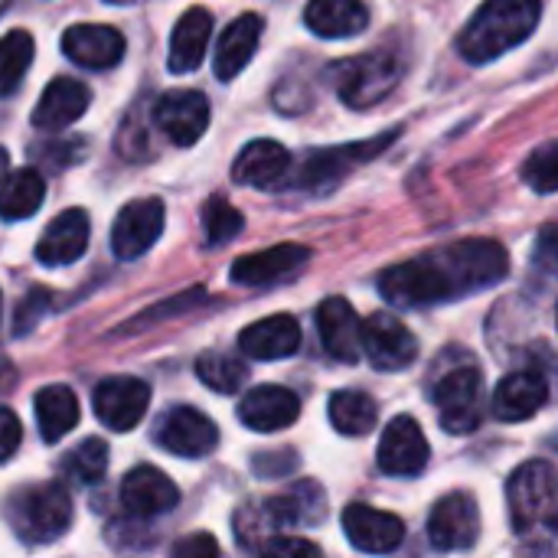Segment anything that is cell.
I'll return each instance as SVG.
<instances>
[{"label":"cell","mask_w":558,"mask_h":558,"mask_svg":"<svg viewBox=\"0 0 558 558\" xmlns=\"http://www.w3.org/2000/svg\"><path fill=\"white\" fill-rule=\"evenodd\" d=\"M62 52L82 69H111L124 56V36L105 23H78L62 33Z\"/></svg>","instance_id":"obj_21"},{"label":"cell","mask_w":558,"mask_h":558,"mask_svg":"<svg viewBox=\"0 0 558 558\" xmlns=\"http://www.w3.org/2000/svg\"><path fill=\"white\" fill-rule=\"evenodd\" d=\"M88 239H92V222H88V213L85 209H65L59 213L43 239L36 242V258L39 265L46 268H59V265H72L85 255L88 248Z\"/></svg>","instance_id":"obj_19"},{"label":"cell","mask_w":558,"mask_h":558,"mask_svg":"<svg viewBox=\"0 0 558 558\" xmlns=\"http://www.w3.org/2000/svg\"><path fill=\"white\" fill-rule=\"evenodd\" d=\"M432 258L438 262L441 275L448 278V288L454 298L484 291V288L504 281L510 271V255L494 239H464V242L432 252Z\"/></svg>","instance_id":"obj_3"},{"label":"cell","mask_w":558,"mask_h":558,"mask_svg":"<svg viewBox=\"0 0 558 558\" xmlns=\"http://www.w3.org/2000/svg\"><path fill=\"white\" fill-rule=\"evenodd\" d=\"M343 533L353 549L366 556H386L402 546L405 539V523L396 513L366 507V504H350L343 510Z\"/></svg>","instance_id":"obj_16"},{"label":"cell","mask_w":558,"mask_h":558,"mask_svg":"<svg viewBox=\"0 0 558 558\" xmlns=\"http://www.w3.org/2000/svg\"><path fill=\"white\" fill-rule=\"evenodd\" d=\"M157 445L177 458H206L219 445V428L199 409L177 405L157 422Z\"/></svg>","instance_id":"obj_12"},{"label":"cell","mask_w":558,"mask_h":558,"mask_svg":"<svg viewBox=\"0 0 558 558\" xmlns=\"http://www.w3.org/2000/svg\"><path fill=\"white\" fill-rule=\"evenodd\" d=\"M180 504V490L177 484L150 468V464H141L134 471H128V477L121 481V507L128 510V517L134 520H154V517H163L170 513L173 507Z\"/></svg>","instance_id":"obj_18"},{"label":"cell","mask_w":558,"mask_h":558,"mask_svg":"<svg viewBox=\"0 0 558 558\" xmlns=\"http://www.w3.org/2000/svg\"><path fill=\"white\" fill-rule=\"evenodd\" d=\"M43 199H46V180L29 167L13 170L0 183V219L3 222L29 219L43 206Z\"/></svg>","instance_id":"obj_33"},{"label":"cell","mask_w":558,"mask_h":558,"mask_svg":"<svg viewBox=\"0 0 558 558\" xmlns=\"http://www.w3.org/2000/svg\"><path fill=\"white\" fill-rule=\"evenodd\" d=\"M556 144H543L539 150H533V157L523 163V180L536 190V193H556L558 170H556Z\"/></svg>","instance_id":"obj_38"},{"label":"cell","mask_w":558,"mask_h":558,"mask_svg":"<svg viewBox=\"0 0 558 558\" xmlns=\"http://www.w3.org/2000/svg\"><path fill=\"white\" fill-rule=\"evenodd\" d=\"M399 137V131H389L383 137H369V141H360V144H343V147H327V150H314L307 160H304V170H301V186H327V183H337L343 180L353 167L379 157V150H386L392 141Z\"/></svg>","instance_id":"obj_15"},{"label":"cell","mask_w":558,"mask_h":558,"mask_svg":"<svg viewBox=\"0 0 558 558\" xmlns=\"http://www.w3.org/2000/svg\"><path fill=\"white\" fill-rule=\"evenodd\" d=\"M173 558H222V553L209 533H193L173 546Z\"/></svg>","instance_id":"obj_40"},{"label":"cell","mask_w":558,"mask_h":558,"mask_svg":"<svg viewBox=\"0 0 558 558\" xmlns=\"http://www.w3.org/2000/svg\"><path fill=\"white\" fill-rule=\"evenodd\" d=\"M539 16L543 0H487L458 36V49L474 65L494 62L530 39L539 26Z\"/></svg>","instance_id":"obj_1"},{"label":"cell","mask_w":558,"mask_h":558,"mask_svg":"<svg viewBox=\"0 0 558 558\" xmlns=\"http://www.w3.org/2000/svg\"><path fill=\"white\" fill-rule=\"evenodd\" d=\"M46 304H49V291H29L26 301H23V307H20V317H16V324H20L16 333H26L33 327V314L39 317Z\"/></svg>","instance_id":"obj_42"},{"label":"cell","mask_w":558,"mask_h":558,"mask_svg":"<svg viewBox=\"0 0 558 558\" xmlns=\"http://www.w3.org/2000/svg\"><path fill=\"white\" fill-rule=\"evenodd\" d=\"M262 29H265V23L258 13H245L222 29L216 56H213V72L219 82H232L252 62L258 39H262Z\"/></svg>","instance_id":"obj_27"},{"label":"cell","mask_w":558,"mask_h":558,"mask_svg":"<svg viewBox=\"0 0 558 558\" xmlns=\"http://www.w3.org/2000/svg\"><path fill=\"white\" fill-rule=\"evenodd\" d=\"M549 402V383L536 369L504 376L494 392V415L500 422H526Z\"/></svg>","instance_id":"obj_24"},{"label":"cell","mask_w":558,"mask_h":558,"mask_svg":"<svg viewBox=\"0 0 558 558\" xmlns=\"http://www.w3.org/2000/svg\"><path fill=\"white\" fill-rule=\"evenodd\" d=\"M242 226H245V219H242V213L232 203H226V199H209L206 203V209H203V232H206L209 245L232 242L242 232Z\"/></svg>","instance_id":"obj_37"},{"label":"cell","mask_w":558,"mask_h":558,"mask_svg":"<svg viewBox=\"0 0 558 558\" xmlns=\"http://www.w3.org/2000/svg\"><path fill=\"white\" fill-rule=\"evenodd\" d=\"M154 124L177 147H193L209 128V101L203 92H190V88L167 92L154 105Z\"/></svg>","instance_id":"obj_13"},{"label":"cell","mask_w":558,"mask_h":558,"mask_svg":"<svg viewBox=\"0 0 558 558\" xmlns=\"http://www.w3.org/2000/svg\"><path fill=\"white\" fill-rule=\"evenodd\" d=\"M307 262H311V248L307 245L284 242V245H271L265 252H252V255L235 258L229 278L235 284H245V288H265V284H278V281L291 278Z\"/></svg>","instance_id":"obj_17"},{"label":"cell","mask_w":558,"mask_h":558,"mask_svg":"<svg viewBox=\"0 0 558 558\" xmlns=\"http://www.w3.org/2000/svg\"><path fill=\"white\" fill-rule=\"evenodd\" d=\"M33 62V36L26 29H10L0 36V95L16 92Z\"/></svg>","instance_id":"obj_35"},{"label":"cell","mask_w":558,"mask_h":558,"mask_svg":"<svg viewBox=\"0 0 558 558\" xmlns=\"http://www.w3.org/2000/svg\"><path fill=\"white\" fill-rule=\"evenodd\" d=\"M428 438L412 415H399L379 438V471L389 477H418L428 464Z\"/></svg>","instance_id":"obj_14"},{"label":"cell","mask_w":558,"mask_h":558,"mask_svg":"<svg viewBox=\"0 0 558 558\" xmlns=\"http://www.w3.org/2000/svg\"><path fill=\"white\" fill-rule=\"evenodd\" d=\"M7 517L26 546H49L72 523V497L59 481L33 484L10 497Z\"/></svg>","instance_id":"obj_2"},{"label":"cell","mask_w":558,"mask_h":558,"mask_svg":"<svg viewBox=\"0 0 558 558\" xmlns=\"http://www.w3.org/2000/svg\"><path fill=\"white\" fill-rule=\"evenodd\" d=\"M510 523L520 536L556 526V471L549 461H526L507 481Z\"/></svg>","instance_id":"obj_4"},{"label":"cell","mask_w":558,"mask_h":558,"mask_svg":"<svg viewBox=\"0 0 558 558\" xmlns=\"http://www.w3.org/2000/svg\"><path fill=\"white\" fill-rule=\"evenodd\" d=\"M317 333L324 350L340 363H356L360 353V317L347 298H327L317 307Z\"/></svg>","instance_id":"obj_25"},{"label":"cell","mask_w":558,"mask_h":558,"mask_svg":"<svg viewBox=\"0 0 558 558\" xmlns=\"http://www.w3.org/2000/svg\"><path fill=\"white\" fill-rule=\"evenodd\" d=\"M327 415H330V425L347 435V438H363L376 428L379 422V405L373 402V396L360 392V389H340L330 396V405H327Z\"/></svg>","instance_id":"obj_32"},{"label":"cell","mask_w":558,"mask_h":558,"mask_svg":"<svg viewBox=\"0 0 558 558\" xmlns=\"http://www.w3.org/2000/svg\"><path fill=\"white\" fill-rule=\"evenodd\" d=\"M239 350L248 360H288L301 350V324L291 314H275L265 320H255L239 333Z\"/></svg>","instance_id":"obj_23"},{"label":"cell","mask_w":558,"mask_h":558,"mask_svg":"<svg viewBox=\"0 0 558 558\" xmlns=\"http://www.w3.org/2000/svg\"><path fill=\"white\" fill-rule=\"evenodd\" d=\"M520 558H556V546L553 539H533L530 546L520 549Z\"/></svg>","instance_id":"obj_43"},{"label":"cell","mask_w":558,"mask_h":558,"mask_svg":"<svg viewBox=\"0 0 558 558\" xmlns=\"http://www.w3.org/2000/svg\"><path fill=\"white\" fill-rule=\"evenodd\" d=\"M7 167H10V154L0 147V183H3V177H7Z\"/></svg>","instance_id":"obj_45"},{"label":"cell","mask_w":558,"mask_h":558,"mask_svg":"<svg viewBox=\"0 0 558 558\" xmlns=\"http://www.w3.org/2000/svg\"><path fill=\"white\" fill-rule=\"evenodd\" d=\"M258 558H324V553L301 536H268L258 549Z\"/></svg>","instance_id":"obj_39"},{"label":"cell","mask_w":558,"mask_h":558,"mask_svg":"<svg viewBox=\"0 0 558 558\" xmlns=\"http://www.w3.org/2000/svg\"><path fill=\"white\" fill-rule=\"evenodd\" d=\"M484 376L477 366H458L441 376L435 386V409L438 422L448 435H471L484 418Z\"/></svg>","instance_id":"obj_7"},{"label":"cell","mask_w":558,"mask_h":558,"mask_svg":"<svg viewBox=\"0 0 558 558\" xmlns=\"http://www.w3.org/2000/svg\"><path fill=\"white\" fill-rule=\"evenodd\" d=\"M147 402H150V386L137 376H111L98 383L92 396L95 418L118 435L137 428V422L147 412Z\"/></svg>","instance_id":"obj_9"},{"label":"cell","mask_w":558,"mask_h":558,"mask_svg":"<svg viewBox=\"0 0 558 558\" xmlns=\"http://www.w3.org/2000/svg\"><path fill=\"white\" fill-rule=\"evenodd\" d=\"M209 33H213V16H209V10H203V7L186 10V13L177 20L173 36H170V56H167L170 72H177V75L193 72V69L203 62V56H206Z\"/></svg>","instance_id":"obj_30"},{"label":"cell","mask_w":558,"mask_h":558,"mask_svg":"<svg viewBox=\"0 0 558 558\" xmlns=\"http://www.w3.org/2000/svg\"><path fill=\"white\" fill-rule=\"evenodd\" d=\"M160 232H163V203L157 196L131 199L111 226V252L121 262H134L144 252H150Z\"/></svg>","instance_id":"obj_11"},{"label":"cell","mask_w":558,"mask_h":558,"mask_svg":"<svg viewBox=\"0 0 558 558\" xmlns=\"http://www.w3.org/2000/svg\"><path fill=\"white\" fill-rule=\"evenodd\" d=\"M20 441H23L20 418H16L7 405H0V464H3V461H10V458L16 454Z\"/></svg>","instance_id":"obj_41"},{"label":"cell","mask_w":558,"mask_h":558,"mask_svg":"<svg viewBox=\"0 0 558 558\" xmlns=\"http://www.w3.org/2000/svg\"><path fill=\"white\" fill-rule=\"evenodd\" d=\"M379 294L392 307H405V311L441 304V301L454 298L451 288H448V278L441 275V268H438V262L432 255H422V258L386 268L383 278H379Z\"/></svg>","instance_id":"obj_6"},{"label":"cell","mask_w":558,"mask_h":558,"mask_svg":"<svg viewBox=\"0 0 558 558\" xmlns=\"http://www.w3.org/2000/svg\"><path fill=\"white\" fill-rule=\"evenodd\" d=\"M304 23L324 39H347L369 26V10L363 0H311L304 7Z\"/></svg>","instance_id":"obj_29"},{"label":"cell","mask_w":558,"mask_h":558,"mask_svg":"<svg viewBox=\"0 0 558 558\" xmlns=\"http://www.w3.org/2000/svg\"><path fill=\"white\" fill-rule=\"evenodd\" d=\"M88 88L78 78L59 75L46 85V92L39 95V105L33 111V124L39 131H62L69 124H75L85 108H88Z\"/></svg>","instance_id":"obj_28"},{"label":"cell","mask_w":558,"mask_h":558,"mask_svg":"<svg viewBox=\"0 0 558 558\" xmlns=\"http://www.w3.org/2000/svg\"><path fill=\"white\" fill-rule=\"evenodd\" d=\"M196 376L206 389L219 392V396H232L245 386L248 369L242 360L229 356V353H203L196 360Z\"/></svg>","instance_id":"obj_34"},{"label":"cell","mask_w":558,"mask_h":558,"mask_svg":"<svg viewBox=\"0 0 558 558\" xmlns=\"http://www.w3.org/2000/svg\"><path fill=\"white\" fill-rule=\"evenodd\" d=\"M33 412H36V425L46 445L62 441L75 425H78V399L69 386H46L36 392L33 399Z\"/></svg>","instance_id":"obj_31"},{"label":"cell","mask_w":558,"mask_h":558,"mask_svg":"<svg viewBox=\"0 0 558 558\" xmlns=\"http://www.w3.org/2000/svg\"><path fill=\"white\" fill-rule=\"evenodd\" d=\"M13 383H16V366H13V360L7 353H0V396L10 392Z\"/></svg>","instance_id":"obj_44"},{"label":"cell","mask_w":558,"mask_h":558,"mask_svg":"<svg viewBox=\"0 0 558 558\" xmlns=\"http://www.w3.org/2000/svg\"><path fill=\"white\" fill-rule=\"evenodd\" d=\"M111 3H131V0H111Z\"/></svg>","instance_id":"obj_46"},{"label":"cell","mask_w":558,"mask_h":558,"mask_svg":"<svg viewBox=\"0 0 558 558\" xmlns=\"http://www.w3.org/2000/svg\"><path fill=\"white\" fill-rule=\"evenodd\" d=\"M481 536V513L471 494L458 490L435 504L428 517V539L441 553H464Z\"/></svg>","instance_id":"obj_10"},{"label":"cell","mask_w":558,"mask_h":558,"mask_svg":"<svg viewBox=\"0 0 558 558\" xmlns=\"http://www.w3.org/2000/svg\"><path fill=\"white\" fill-rule=\"evenodd\" d=\"M291 170V154L284 144L278 141H252L239 150L235 163H232V180L239 186H255V190H268L275 183H281V177Z\"/></svg>","instance_id":"obj_26"},{"label":"cell","mask_w":558,"mask_h":558,"mask_svg":"<svg viewBox=\"0 0 558 558\" xmlns=\"http://www.w3.org/2000/svg\"><path fill=\"white\" fill-rule=\"evenodd\" d=\"M360 353H366L376 369L396 373L418 360V340L399 317L379 311L360 324Z\"/></svg>","instance_id":"obj_8"},{"label":"cell","mask_w":558,"mask_h":558,"mask_svg":"<svg viewBox=\"0 0 558 558\" xmlns=\"http://www.w3.org/2000/svg\"><path fill=\"white\" fill-rule=\"evenodd\" d=\"M298 415H301V399L284 386H258L245 392V399L239 402V422L262 435L291 428Z\"/></svg>","instance_id":"obj_20"},{"label":"cell","mask_w":558,"mask_h":558,"mask_svg":"<svg viewBox=\"0 0 558 558\" xmlns=\"http://www.w3.org/2000/svg\"><path fill=\"white\" fill-rule=\"evenodd\" d=\"M262 517L271 530L314 526L327 517V494L314 481H298L284 494L262 504Z\"/></svg>","instance_id":"obj_22"},{"label":"cell","mask_w":558,"mask_h":558,"mask_svg":"<svg viewBox=\"0 0 558 558\" xmlns=\"http://www.w3.org/2000/svg\"><path fill=\"white\" fill-rule=\"evenodd\" d=\"M402 78V62L392 52H369L333 65V85L343 105L373 108L379 105Z\"/></svg>","instance_id":"obj_5"},{"label":"cell","mask_w":558,"mask_h":558,"mask_svg":"<svg viewBox=\"0 0 558 558\" xmlns=\"http://www.w3.org/2000/svg\"><path fill=\"white\" fill-rule=\"evenodd\" d=\"M0 314H3V301H0Z\"/></svg>","instance_id":"obj_47"},{"label":"cell","mask_w":558,"mask_h":558,"mask_svg":"<svg viewBox=\"0 0 558 558\" xmlns=\"http://www.w3.org/2000/svg\"><path fill=\"white\" fill-rule=\"evenodd\" d=\"M108 471V445L101 438H88L65 458V474L78 484H98Z\"/></svg>","instance_id":"obj_36"}]
</instances>
